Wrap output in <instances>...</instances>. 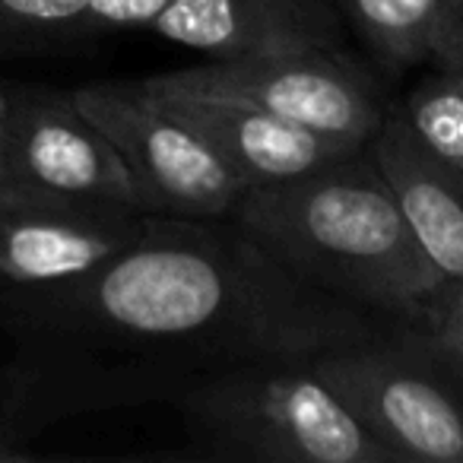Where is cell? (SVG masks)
I'll use <instances>...</instances> for the list:
<instances>
[{"label":"cell","instance_id":"21","mask_svg":"<svg viewBox=\"0 0 463 463\" xmlns=\"http://www.w3.org/2000/svg\"><path fill=\"white\" fill-rule=\"evenodd\" d=\"M0 105H4V96H0Z\"/></svg>","mask_w":463,"mask_h":463},{"label":"cell","instance_id":"6","mask_svg":"<svg viewBox=\"0 0 463 463\" xmlns=\"http://www.w3.org/2000/svg\"><path fill=\"white\" fill-rule=\"evenodd\" d=\"M149 80L175 92L254 105L353 146H368L384 121V109L374 96L372 80L340 52L305 48L206 61L175 73H156Z\"/></svg>","mask_w":463,"mask_h":463},{"label":"cell","instance_id":"8","mask_svg":"<svg viewBox=\"0 0 463 463\" xmlns=\"http://www.w3.org/2000/svg\"><path fill=\"white\" fill-rule=\"evenodd\" d=\"M149 213L23 184L0 187V292L45 289L96 270L137 241Z\"/></svg>","mask_w":463,"mask_h":463},{"label":"cell","instance_id":"18","mask_svg":"<svg viewBox=\"0 0 463 463\" xmlns=\"http://www.w3.org/2000/svg\"><path fill=\"white\" fill-rule=\"evenodd\" d=\"M435 67H460V71H463V33H460V39L450 45V52L444 54V58L438 61Z\"/></svg>","mask_w":463,"mask_h":463},{"label":"cell","instance_id":"19","mask_svg":"<svg viewBox=\"0 0 463 463\" xmlns=\"http://www.w3.org/2000/svg\"><path fill=\"white\" fill-rule=\"evenodd\" d=\"M10 184V162H7V146H4V134H0V187Z\"/></svg>","mask_w":463,"mask_h":463},{"label":"cell","instance_id":"12","mask_svg":"<svg viewBox=\"0 0 463 463\" xmlns=\"http://www.w3.org/2000/svg\"><path fill=\"white\" fill-rule=\"evenodd\" d=\"M336 7L391 67L438 64L463 33V0H336Z\"/></svg>","mask_w":463,"mask_h":463},{"label":"cell","instance_id":"4","mask_svg":"<svg viewBox=\"0 0 463 463\" xmlns=\"http://www.w3.org/2000/svg\"><path fill=\"white\" fill-rule=\"evenodd\" d=\"M305 362L400 463H463V365L419 327L393 324Z\"/></svg>","mask_w":463,"mask_h":463},{"label":"cell","instance_id":"14","mask_svg":"<svg viewBox=\"0 0 463 463\" xmlns=\"http://www.w3.org/2000/svg\"><path fill=\"white\" fill-rule=\"evenodd\" d=\"M90 0H0V58L86 33Z\"/></svg>","mask_w":463,"mask_h":463},{"label":"cell","instance_id":"2","mask_svg":"<svg viewBox=\"0 0 463 463\" xmlns=\"http://www.w3.org/2000/svg\"><path fill=\"white\" fill-rule=\"evenodd\" d=\"M229 219L292 273L393 324H419L444 283L368 146L251 187Z\"/></svg>","mask_w":463,"mask_h":463},{"label":"cell","instance_id":"10","mask_svg":"<svg viewBox=\"0 0 463 463\" xmlns=\"http://www.w3.org/2000/svg\"><path fill=\"white\" fill-rule=\"evenodd\" d=\"M165 109H172L187 128H194L248 187H270L283 181H296L308 172L330 165L362 146L343 140H330L308 128L229 99L191 96L156 86L149 77L140 80Z\"/></svg>","mask_w":463,"mask_h":463},{"label":"cell","instance_id":"9","mask_svg":"<svg viewBox=\"0 0 463 463\" xmlns=\"http://www.w3.org/2000/svg\"><path fill=\"white\" fill-rule=\"evenodd\" d=\"M336 0H168L149 33L210 61L279 52H340Z\"/></svg>","mask_w":463,"mask_h":463},{"label":"cell","instance_id":"16","mask_svg":"<svg viewBox=\"0 0 463 463\" xmlns=\"http://www.w3.org/2000/svg\"><path fill=\"white\" fill-rule=\"evenodd\" d=\"M168 7V0H90L86 33L111 29H149V23Z\"/></svg>","mask_w":463,"mask_h":463},{"label":"cell","instance_id":"7","mask_svg":"<svg viewBox=\"0 0 463 463\" xmlns=\"http://www.w3.org/2000/svg\"><path fill=\"white\" fill-rule=\"evenodd\" d=\"M0 96L10 184L143 213L128 162L73 102V92L0 83Z\"/></svg>","mask_w":463,"mask_h":463},{"label":"cell","instance_id":"3","mask_svg":"<svg viewBox=\"0 0 463 463\" xmlns=\"http://www.w3.org/2000/svg\"><path fill=\"white\" fill-rule=\"evenodd\" d=\"M175 403L206 460L400 463L305 359H254L197 372L178 387Z\"/></svg>","mask_w":463,"mask_h":463},{"label":"cell","instance_id":"17","mask_svg":"<svg viewBox=\"0 0 463 463\" xmlns=\"http://www.w3.org/2000/svg\"><path fill=\"white\" fill-rule=\"evenodd\" d=\"M16 460H35V454L26 448H20V444H14L10 435L0 431V463H16Z\"/></svg>","mask_w":463,"mask_h":463},{"label":"cell","instance_id":"5","mask_svg":"<svg viewBox=\"0 0 463 463\" xmlns=\"http://www.w3.org/2000/svg\"><path fill=\"white\" fill-rule=\"evenodd\" d=\"M73 102L128 162L140 187L143 213L229 219L251 191L245 178L140 80L80 86L73 90Z\"/></svg>","mask_w":463,"mask_h":463},{"label":"cell","instance_id":"20","mask_svg":"<svg viewBox=\"0 0 463 463\" xmlns=\"http://www.w3.org/2000/svg\"><path fill=\"white\" fill-rule=\"evenodd\" d=\"M0 384H4V374H0ZM0 391H4V387H0Z\"/></svg>","mask_w":463,"mask_h":463},{"label":"cell","instance_id":"15","mask_svg":"<svg viewBox=\"0 0 463 463\" xmlns=\"http://www.w3.org/2000/svg\"><path fill=\"white\" fill-rule=\"evenodd\" d=\"M419 327L435 349H441L448 359L463 365V279L441 283V289L431 296L425 315L419 317Z\"/></svg>","mask_w":463,"mask_h":463},{"label":"cell","instance_id":"1","mask_svg":"<svg viewBox=\"0 0 463 463\" xmlns=\"http://www.w3.org/2000/svg\"><path fill=\"white\" fill-rule=\"evenodd\" d=\"M0 315L20 343V416L102 391L118 362L197 374L308 359L393 327L292 273L232 219L159 213L140 239L71 283L4 289Z\"/></svg>","mask_w":463,"mask_h":463},{"label":"cell","instance_id":"11","mask_svg":"<svg viewBox=\"0 0 463 463\" xmlns=\"http://www.w3.org/2000/svg\"><path fill=\"white\" fill-rule=\"evenodd\" d=\"M378 172L397 197L412 235L444 283L463 279V172L431 156L400 111L368 140Z\"/></svg>","mask_w":463,"mask_h":463},{"label":"cell","instance_id":"13","mask_svg":"<svg viewBox=\"0 0 463 463\" xmlns=\"http://www.w3.org/2000/svg\"><path fill=\"white\" fill-rule=\"evenodd\" d=\"M416 140L441 162L463 172V71L435 67L419 80L400 109Z\"/></svg>","mask_w":463,"mask_h":463}]
</instances>
